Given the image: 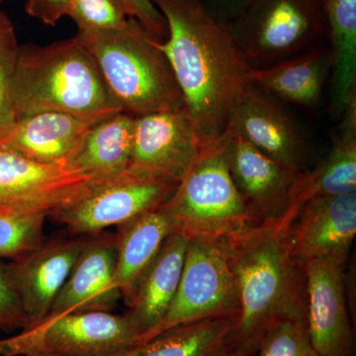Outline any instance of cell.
<instances>
[{"label":"cell","mask_w":356,"mask_h":356,"mask_svg":"<svg viewBox=\"0 0 356 356\" xmlns=\"http://www.w3.org/2000/svg\"><path fill=\"white\" fill-rule=\"evenodd\" d=\"M201 147L186 107L135 117L131 168L179 182Z\"/></svg>","instance_id":"cell-11"},{"label":"cell","mask_w":356,"mask_h":356,"mask_svg":"<svg viewBox=\"0 0 356 356\" xmlns=\"http://www.w3.org/2000/svg\"><path fill=\"white\" fill-rule=\"evenodd\" d=\"M341 116L329 154L315 170L302 173L297 180L290 210L298 215L312 200L356 193V98Z\"/></svg>","instance_id":"cell-20"},{"label":"cell","mask_w":356,"mask_h":356,"mask_svg":"<svg viewBox=\"0 0 356 356\" xmlns=\"http://www.w3.org/2000/svg\"><path fill=\"white\" fill-rule=\"evenodd\" d=\"M229 170L250 216L257 222L286 216L300 175L268 158L240 136L234 137Z\"/></svg>","instance_id":"cell-14"},{"label":"cell","mask_w":356,"mask_h":356,"mask_svg":"<svg viewBox=\"0 0 356 356\" xmlns=\"http://www.w3.org/2000/svg\"><path fill=\"white\" fill-rule=\"evenodd\" d=\"M295 219L289 212L226 238L240 301L238 322L229 334L234 356L257 355L266 332L282 321H306L305 268L290 247Z\"/></svg>","instance_id":"cell-2"},{"label":"cell","mask_w":356,"mask_h":356,"mask_svg":"<svg viewBox=\"0 0 356 356\" xmlns=\"http://www.w3.org/2000/svg\"><path fill=\"white\" fill-rule=\"evenodd\" d=\"M134 120L135 117L117 112L96 122L70 159V168L96 180L128 170L132 159Z\"/></svg>","instance_id":"cell-23"},{"label":"cell","mask_w":356,"mask_h":356,"mask_svg":"<svg viewBox=\"0 0 356 356\" xmlns=\"http://www.w3.org/2000/svg\"><path fill=\"white\" fill-rule=\"evenodd\" d=\"M330 37L332 107L341 115L356 98V0H321Z\"/></svg>","instance_id":"cell-25"},{"label":"cell","mask_w":356,"mask_h":356,"mask_svg":"<svg viewBox=\"0 0 356 356\" xmlns=\"http://www.w3.org/2000/svg\"><path fill=\"white\" fill-rule=\"evenodd\" d=\"M228 25L252 69L299 55L327 32L321 0H254Z\"/></svg>","instance_id":"cell-6"},{"label":"cell","mask_w":356,"mask_h":356,"mask_svg":"<svg viewBox=\"0 0 356 356\" xmlns=\"http://www.w3.org/2000/svg\"><path fill=\"white\" fill-rule=\"evenodd\" d=\"M70 0H27L26 13L44 25L55 26L64 16H67Z\"/></svg>","instance_id":"cell-32"},{"label":"cell","mask_w":356,"mask_h":356,"mask_svg":"<svg viewBox=\"0 0 356 356\" xmlns=\"http://www.w3.org/2000/svg\"><path fill=\"white\" fill-rule=\"evenodd\" d=\"M208 13L229 24L238 18L254 0H200Z\"/></svg>","instance_id":"cell-33"},{"label":"cell","mask_w":356,"mask_h":356,"mask_svg":"<svg viewBox=\"0 0 356 356\" xmlns=\"http://www.w3.org/2000/svg\"><path fill=\"white\" fill-rule=\"evenodd\" d=\"M178 182L129 168L96 180L86 193L54 211L51 216L79 236H92L111 227H120L163 205Z\"/></svg>","instance_id":"cell-8"},{"label":"cell","mask_w":356,"mask_h":356,"mask_svg":"<svg viewBox=\"0 0 356 356\" xmlns=\"http://www.w3.org/2000/svg\"><path fill=\"white\" fill-rule=\"evenodd\" d=\"M139 343L126 314L74 312L0 339V356H108Z\"/></svg>","instance_id":"cell-7"},{"label":"cell","mask_w":356,"mask_h":356,"mask_svg":"<svg viewBox=\"0 0 356 356\" xmlns=\"http://www.w3.org/2000/svg\"><path fill=\"white\" fill-rule=\"evenodd\" d=\"M129 17L139 22L149 36L156 41L168 38V25L161 11L152 0H121Z\"/></svg>","instance_id":"cell-31"},{"label":"cell","mask_w":356,"mask_h":356,"mask_svg":"<svg viewBox=\"0 0 356 356\" xmlns=\"http://www.w3.org/2000/svg\"><path fill=\"white\" fill-rule=\"evenodd\" d=\"M229 127L268 158L296 172H307L303 138L286 112L255 84L243 93Z\"/></svg>","instance_id":"cell-13"},{"label":"cell","mask_w":356,"mask_h":356,"mask_svg":"<svg viewBox=\"0 0 356 356\" xmlns=\"http://www.w3.org/2000/svg\"><path fill=\"white\" fill-rule=\"evenodd\" d=\"M96 122L60 112H41L17 119L0 133V147L53 165H69Z\"/></svg>","instance_id":"cell-19"},{"label":"cell","mask_w":356,"mask_h":356,"mask_svg":"<svg viewBox=\"0 0 356 356\" xmlns=\"http://www.w3.org/2000/svg\"><path fill=\"white\" fill-rule=\"evenodd\" d=\"M51 214L39 204L0 205V261H17L43 245Z\"/></svg>","instance_id":"cell-26"},{"label":"cell","mask_w":356,"mask_h":356,"mask_svg":"<svg viewBox=\"0 0 356 356\" xmlns=\"http://www.w3.org/2000/svg\"><path fill=\"white\" fill-rule=\"evenodd\" d=\"M238 315L240 301L226 238L188 236L177 294L152 337L175 325Z\"/></svg>","instance_id":"cell-9"},{"label":"cell","mask_w":356,"mask_h":356,"mask_svg":"<svg viewBox=\"0 0 356 356\" xmlns=\"http://www.w3.org/2000/svg\"><path fill=\"white\" fill-rule=\"evenodd\" d=\"M10 22V19L6 15V14L0 13V29L4 27L7 23Z\"/></svg>","instance_id":"cell-34"},{"label":"cell","mask_w":356,"mask_h":356,"mask_svg":"<svg viewBox=\"0 0 356 356\" xmlns=\"http://www.w3.org/2000/svg\"><path fill=\"white\" fill-rule=\"evenodd\" d=\"M69 17L81 35H95L125 27L129 17L121 0H70Z\"/></svg>","instance_id":"cell-27"},{"label":"cell","mask_w":356,"mask_h":356,"mask_svg":"<svg viewBox=\"0 0 356 356\" xmlns=\"http://www.w3.org/2000/svg\"><path fill=\"white\" fill-rule=\"evenodd\" d=\"M188 235L177 229L166 238L158 254L140 276L126 313L140 337L151 339L163 323L177 294Z\"/></svg>","instance_id":"cell-18"},{"label":"cell","mask_w":356,"mask_h":356,"mask_svg":"<svg viewBox=\"0 0 356 356\" xmlns=\"http://www.w3.org/2000/svg\"><path fill=\"white\" fill-rule=\"evenodd\" d=\"M29 325L10 261H0V330L6 332L27 329Z\"/></svg>","instance_id":"cell-30"},{"label":"cell","mask_w":356,"mask_h":356,"mask_svg":"<svg viewBox=\"0 0 356 356\" xmlns=\"http://www.w3.org/2000/svg\"><path fill=\"white\" fill-rule=\"evenodd\" d=\"M307 329L322 356H355V332L346 299V262L332 257L304 264Z\"/></svg>","instance_id":"cell-10"},{"label":"cell","mask_w":356,"mask_h":356,"mask_svg":"<svg viewBox=\"0 0 356 356\" xmlns=\"http://www.w3.org/2000/svg\"><path fill=\"white\" fill-rule=\"evenodd\" d=\"M19 47L10 21L0 29V133L11 127L15 122L11 84Z\"/></svg>","instance_id":"cell-29"},{"label":"cell","mask_w":356,"mask_h":356,"mask_svg":"<svg viewBox=\"0 0 356 356\" xmlns=\"http://www.w3.org/2000/svg\"><path fill=\"white\" fill-rule=\"evenodd\" d=\"M356 233V193L306 203L289 229L295 259L332 257L346 262Z\"/></svg>","instance_id":"cell-15"},{"label":"cell","mask_w":356,"mask_h":356,"mask_svg":"<svg viewBox=\"0 0 356 356\" xmlns=\"http://www.w3.org/2000/svg\"><path fill=\"white\" fill-rule=\"evenodd\" d=\"M238 318L222 316L175 325L108 356H234L229 334Z\"/></svg>","instance_id":"cell-24"},{"label":"cell","mask_w":356,"mask_h":356,"mask_svg":"<svg viewBox=\"0 0 356 356\" xmlns=\"http://www.w3.org/2000/svg\"><path fill=\"white\" fill-rule=\"evenodd\" d=\"M116 261L115 235L102 232L88 236L69 278L44 321L74 312L112 311L121 299L114 283Z\"/></svg>","instance_id":"cell-16"},{"label":"cell","mask_w":356,"mask_h":356,"mask_svg":"<svg viewBox=\"0 0 356 356\" xmlns=\"http://www.w3.org/2000/svg\"><path fill=\"white\" fill-rule=\"evenodd\" d=\"M11 100L15 121L41 112L100 121L122 112L77 34L46 46L19 47Z\"/></svg>","instance_id":"cell-3"},{"label":"cell","mask_w":356,"mask_h":356,"mask_svg":"<svg viewBox=\"0 0 356 356\" xmlns=\"http://www.w3.org/2000/svg\"><path fill=\"white\" fill-rule=\"evenodd\" d=\"M95 181L69 165L41 163L0 147V205L39 204L53 213L83 195Z\"/></svg>","instance_id":"cell-12"},{"label":"cell","mask_w":356,"mask_h":356,"mask_svg":"<svg viewBox=\"0 0 356 356\" xmlns=\"http://www.w3.org/2000/svg\"><path fill=\"white\" fill-rule=\"evenodd\" d=\"M177 226L172 218L158 208L118 227L115 286L121 298L130 303L134 290L163 243Z\"/></svg>","instance_id":"cell-21"},{"label":"cell","mask_w":356,"mask_h":356,"mask_svg":"<svg viewBox=\"0 0 356 356\" xmlns=\"http://www.w3.org/2000/svg\"><path fill=\"white\" fill-rule=\"evenodd\" d=\"M259 356H322L312 343L306 321L286 320L274 325L259 346Z\"/></svg>","instance_id":"cell-28"},{"label":"cell","mask_w":356,"mask_h":356,"mask_svg":"<svg viewBox=\"0 0 356 356\" xmlns=\"http://www.w3.org/2000/svg\"><path fill=\"white\" fill-rule=\"evenodd\" d=\"M331 70L329 48L318 44L308 50L264 69H250L252 83L267 93L300 105L315 107Z\"/></svg>","instance_id":"cell-22"},{"label":"cell","mask_w":356,"mask_h":356,"mask_svg":"<svg viewBox=\"0 0 356 356\" xmlns=\"http://www.w3.org/2000/svg\"><path fill=\"white\" fill-rule=\"evenodd\" d=\"M77 35L95 58L122 112L139 117L185 108L184 95L168 58L139 22L130 18L119 30Z\"/></svg>","instance_id":"cell-4"},{"label":"cell","mask_w":356,"mask_h":356,"mask_svg":"<svg viewBox=\"0 0 356 356\" xmlns=\"http://www.w3.org/2000/svg\"><path fill=\"white\" fill-rule=\"evenodd\" d=\"M86 238L53 241L10 261L30 327L46 318L81 254Z\"/></svg>","instance_id":"cell-17"},{"label":"cell","mask_w":356,"mask_h":356,"mask_svg":"<svg viewBox=\"0 0 356 356\" xmlns=\"http://www.w3.org/2000/svg\"><path fill=\"white\" fill-rule=\"evenodd\" d=\"M235 132L228 127L203 145L191 168L161 209L188 236L227 238L259 222L250 216L229 170Z\"/></svg>","instance_id":"cell-5"},{"label":"cell","mask_w":356,"mask_h":356,"mask_svg":"<svg viewBox=\"0 0 356 356\" xmlns=\"http://www.w3.org/2000/svg\"><path fill=\"white\" fill-rule=\"evenodd\" d=\"M165 17L168 38L156 41L184 95L201 144L229 127L236 105L252 84V67L228 24L213 17L200 0H152Z\"/></svg>","instance_id":"cell-1"}]
</instances>
